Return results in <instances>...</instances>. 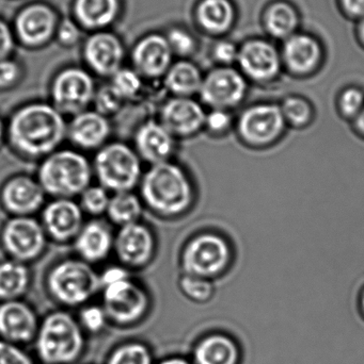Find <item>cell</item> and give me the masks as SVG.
I'll return each instance as SVG.
<instances>
[{"instance_id":"obj_1","label":"cell","mask_w":364,"mask_h":364,"mask_svg":"<svg viewBox=\"0 0 364 364\" xmlns=\"http://www.w3.org/2000/svg\"><path fill=\"white\" fill-rule=\"evenodd\" d=\"M8 134L11 144L21 155L46 158L68 136V125L63 114L53 105L36 102L13 114Z\"/></svg>"},{"instance_id":"obj_2","label":"cell","mask_w":364,"mask_h":364,"mask_svg":"<svg viewBox=\"0 0 364 364\" xmlns=\"http://www.w3.org/2000/svg\"><path fill=\"white\" fill-rule=\"evenodd\" d=\"M145 205L165 218H177L190 209L194 190L185 171L172 162L155 164L141 178Z\"/></svg>"},{"instance_id":"obj_3","label":"cell","mask_w":364,"mask_h":364,"mask_svg":"<svg viewBox=\"0 0 364 364\" xmlns=\"http://www.w3.org/2000/svg\"><path fill=\"white\" fill-rule=\"evenodd\" d=\"M93 168L78 151H56L45 158L38 168V181L47 194L71 198L89 188Z\"/></svg>"},{"instance_id":"obj_4","label":"cell","mask_w":364,"mask_h":364,"mask_svg":"<svg viewBox=\"0 0 364 364\" xmlns=\"http://www.w3.org/2000/svg\"><path fill=\"white\" fill-rule=\"evenodd\" d=\"M83 348V337L78 324L70 314H49L38 337V356L49 364H68L76 360Z\"/></svg>"},{"instance_id":"obj_5","label":"cell","mask_w":364,"mask_h":364,"mask_svg":"<svg viewBox=\"0 0 364 364\" xmlns=\"http://www.w3.org/2000/svg\"><path fill=\"white\" fill-rule=\"evenodd\" d=\"M93 172L100 186L107 191L115 194L132 192L142 175L140 157L123 143H111L96 154Z\"/></svg>"},{"instance_id":"obj_6","label":"cell","mask_w":364,"mask_h":364,"mask_svg":"<svg viewBox=\"0 0 364 364\" xmlns=\"http://www.w3.org/2000/svg\"><path fill=\"white\" fill-rule=\"evenodd\" d=\"M49 292L60 303L80 305L102 287L100 277L85 261L66 260L53 267L47 279Z\"/></svg>"},{"instance_id":"obj_7","label":"cell","mask_w":364,"mask_h":364,"mask_svg":"<svg viewBox=\"0 0 364 364\" xmlns=\"http://www.w3.org/2000/svg\"><path fill=\"white\" fill-rule=\"evenodd\" d=\"M232 261L230 244L218 233H200L192 237L182 254V267L185 275L194 277H217Z\"/></svg>"},{"instance_id":"obj_8","label":"cell","mask_w":364,"mask_h":364,"mask_svg":"<svg viewBox=\"0 0 364 364\" xmlns=\"http://www.w3.org/2000/svg\"><path fill=\"white\" fill-rule=\"evenodd\" d=\"M91 72L79 66L60 70L51 82L53 106L62 114L77 115L87 111L95 97Z\"/></svg>"},{"instance_id":"obj_9","label":"cell","mask_w":364,"mask_h":364,"mask_svg":"<svg viewBox=\"0 0 364 364\" xmlns=\"http://www.w3.org/2000/svg\"><path fill=\"white\" fill-rule=\"evenodd\" d=\"M60 19L57 10L47 2L26 4L17 11L12 26L17 43L30 49L46 46L55 38Z\"/></svg>"},{"instance_id":"obj_10","label":"cell","mask_w":364,"mask_h":364,"mask_svg":"<svg viewBox=\"0 0 364 364\" xmlns=\"http://www.w3.org/2000/svg\"><path fill=\"white\" fill-rule=\"evenodd\" d=\"M286 126L280 106L259 104L241 112L237 122V132L246 144L263 147L279 140Z\"/></svg>"},{"instance_id":"obj_11","label":"cell","mask_w":364,"mask_h":364,"mask_svg":"<svg viewBox=\"0 0 364 364\" xmlns=\"http://www.w3.org/2000/svg\"><path fill=\"white\" fill-rule=\"evenodd\" d=\"M81 55L88 70L110 78L123 68L126 50L121 38L110 30L92 32L85 38Z\"/></svg>"},{"instance_id":"obj_12","label":"cell","mask_w":364,"mask_h":364,"mask_svg":"<svg viewBox=\"0 0 364 364\" xmlns=\"http://www.w3.org/2000/svg\"><path fill=\"white\" fill-rule=\"evenodd\" d=\"M2 244L14 260H33L46 244L44 227L30 216H15L4 227Z\"/></svg>"},{"instance_id":"obj_13","label":"cell","mask_w":364,"mask_h":364,"mask_svg":"<svg viewBox=\"0 0 364 364\" xmlns=\"http://www.w3.org/2000/svg\"><path fill=\"white\" fill-rule=\"evenodd\" d=\"M247 93V82L243 75L233 68L212 70L201 85V100L212 109L230 110L239 106Z\"/></svg>"},{"instance_id":"obj_14","label":"cell","mask_w":364,"mask_h":364,"mask_svg":"<svg viewBox=\"0 0 364 364\" xmlns=\"http://www.w3.org/2000/svg\"><path fill=\"white\" fill-rule=\"evenodd\" d=\"M147 305L149 301L143 289L130 279L104 287L105 312L115 322L126 324L139 320Z\"/></svg>"},{"instance_id":"obj_15","label":"cell","mask_w":364,"mask_h":364,"mask_svg":"<svg viewBox=\"0 0 364 364\" xmlns=\"http://www.w3.org/2000/svg\"><path fill=\"white\" fill-rule=\"evenodd\" d=\"M120 261L130 267H142L151 261L155 252V239L149 227L140 223L122 226L115 239Z\"/></svg>"},{"instance_id":"obj_16","label":"cell","mask_w":364,"mask_h":364,"mask_svg":"<svg viewBox=\"0 0 364 364\" xmlns=\"http://www.w3.org/2000/svg\"><path fill=\"white\" fill-rule=\"evenodd\" d=\"M202 105L192 97H175L167 102L160 113V123L173 136H189L204 128Z\"/></svg>"},{"instance_id":"obj_17","label":"cell","mask_w":364,"mask_h":364,"mask_svg":"<svg viewBox=\"0 0 364 364\" xmlns=\"http://www.w3.org/2000/svg\"><path fill=\"white\" fill-rule=\"evenodd\" d=\"M83 210L70 198H57L44 208L45 231L56 241L76 239L83 227Z\"/></svg>"},{"instance_id":"obj_18","label":"cell","mask_w":364,"mask_h":364,"mask_svg":"<svg viewBox=\"0 0 364 364\" xmlns=\"http://www.w3.org/2000/svg\"><path fill=\"white\" fill-rule=\"evenodd\" d=\"M172 50L168 41L160 34H149L135 44L132 62L141 76L155 78L170 68Z\"/></svg>"},{"instance_id":"obj_19","label":"cell","mask_w":364,"mask_h":364,"mask_svg":"<svg viewBox=\"0 0 364 364\" xmlns=\"http://www.w3.org/2000/svg\"><path fill=\"white\" fill-rule=\"evenodd\" d=\"M237 59L244 74L252 80L269 81L279 73V55L273 45L264 41L246 43L239 51Z\"/></svg>"},{"instance_id":"obj_20","label":"cell","mask_w":364,"mask_h":364,"mask_svg":"<svg viewBox=\"0 0 364 364\" xmlns=\"http://www.w3.org/2000/svg\"><path fill=\"white\" fill-rule=\"evenodd\" d=\"M45 192L40 182L27 176L10 179L1 192L4 208L16 216H28L38 211L44 203Z\"/></svg>"},{"instance_id":"obj_21","label":"cell","mask_w":364,"mask_h":364,"mask_svg":"<svg viewBox=\"0 0 364 364\" xmlns=\"http://www.w3.org/2000/svg\"><path fill=\"white\" fill-rule=\"evenodd\" d=\"M122 11L121 0H73L72 18L90 33L110 29Z\"/></svg>"},{"instance_id":"obj_22","label":"cell","mask_w":364,"mask_h":364,"mask_svg":"<svg viewBox=\"0 0 364 364\" xmlns=\"http://www.w3.org/2000/svg\"><path fill=\"white\" fill-rule=\"evenodd\" d=\"M139 157L152 166L169 161L175 149V136L162 123L150 121L139 127L135 136Z\"/></svg>"},{"instance_id":"obj_23","label":"cell","mask_w":364,"mask_h":364,"mask_svg":"<svg viewBox=\"0 0 364 364\" xmlns=\"http://www.w3.org/2000/svg\"><path fill=\"white\" fill-rule=\"evenodd\" d=\"M110 124L106 117L96 111H85L75 115L68 126V136L79 149H102L110 136Z\"/></svg>"},{"instance_id":"obj_24","label":"cell","mask_w":364,"mask_h":364,"mask_svg":"<svg viewBox=\"0 0 364 364\" xmlns=\"http://www.w3.org/2000/svg\"><path fill=\"white\" fill-rule=\"evenodd\" d=\"M36 331L34 312L21 301H4L0 305V335L11 341L32 339Z\"/></svg>"},{"instance_id":"obj_25","label":"cell","mask_w":364,"mask_h":364,"mask_svg":"<svg viewBox=\"0 0 364 364\" xmlns=\"http://www.w3.org/2000/svg\"><path fill=\"white\" fill-rule=\"evenodd\" d=\"M113 245L115 239L110 228L102 220H91L83 225L75 239V248L85 262L104 260Z\"/></svg>"},{"instance_id":"obj_26","label":"cell","mask_w":364,"mask_h":364,"mask_svg":"<svg viewBox=\"0 0 364 364\" xmlns=\"http://www.w3.org/2000/svg\"><path fill=\"white\" fill-rule=\"evenodd\" d=\"M320 46L311 36L297 34L288 38L284 48L286 65L296 74H307L318 65Z\"/></svg>"},{"instance_id":"obj_27","label":"cell","mask_w":364,"mask_h":364,"mask_svg":"<svg viewBox=\"0 0 364 364\" xmlns=\"http://www.w3.org/2000/svg\"><path fill=\"white\" fill-rule=\"evenodd\" d=\"M194 358V364H239V346L227 336H209L197 346Z\"/></svg>"},{"instance_id":"obj_28","label":"cell","mask_w":364,"mask_h":364,"mask_svg":"<svg viewBox=\"0 0 364 364\" xmlns=\"http://www.w3.org/2000/svg\"><path fill=\"white\" fill-rule=\"evenodd\" d=\"M203 78L200 70L189 62H179L166 73L165 83L175 97H192L200 92Z\"/></svg>"},{"instance_id":"obj_29","label":"cell","mask_w":364,"mask_h":364,"mask_svg":"<svg viewBox=\"0 0 364 364\" xmlns=\"http://www.w3.org/2000/svg\"><path fill=\"white\" fill-rule=\"evenodd\" d=\"M29 272L19 261L0 263V299L15 301L27 290Z\"/></svg>"},{"instance_id":"obj_30","label":"cell","mask_w":364,"mask_h":364,"mask_svg":"<svg viewBox=\"0 0 364 364\" xmlns=\"http://www.w3.org/2000/svg\"><path fill=\"white\" fill-rule=\"evenodd\" d=\"M232 4L229 0H203L198 8L201 25L213 32H222L230 27L233 21Z\"/></svg>"},{"instance_id":"obj_31","label":"cell","mask_w":364,"mask_h":364,"mask_svg":"<svg viewBox=\"0 0 364 364\" xmlns=\"http://www.w3.org/2000/svg\"><path fill=\"white\" fill-rule=\"evenodd\" d=\"M106 213L115 224L125 226L138 222L142 213V203L134 193H115L111 196Z\"/></svg>"},{"instance_id":"obj_32","label":"cell","mask_w":364,"mask_h":364,"mask_svg":"<svg viewBox=\"0 0 364 364\" xmlns=\"http://www.w3.org/2000/svg\"><path fill=\"white\" fill-rule=\"evenodd\" d=\"M298 17L290 4L277 2L267 10L265 14V25L269 33L276 38H290L296 29Z\"/></svg>"},{"instance_id":"obj_33","label":"cell","mask_w":364,"mask_h":364,"mask_svg":"<svg viewBox=\"0 0 364 364\" xmlns=\"http://www.w3.org/2000/svg\"><path fill=\"white\" fill-rule=\"evenodd\" d=\"M280 109L286 123L294 127H305L313 119V109L311 105L307 100L299 96L286 98Z\"/></svg>"},{"instance_id":"obj_34","label":"cell","mask_w":364,"mask_h":364,"mask_svg":"<svg viewBox=\"0 0 364 364\" xmlns=\"http://www.w3.org/2000/svg\"><path fill=\"white\" fill-rule=\"evenodd\" d=\"M113 91L121 97V100H130L136 97L137 94L142 87L141 75L135 68H123L118 70L110 77L109 83Z\"/></svg>"},{"instance_id":"obj_35","label":"cell","mask_w":364,"mask_h":364,"mask_svg":"<svg viewBox=\"0 0 364 364\" xmlns=\"http://www.w3.org/2000/svg\"><path fill=\"white\" fill-rule=\"evenodd\" d=\"M109 191L102 186H90L80 195V207L92 215H100L108 209L110 203Z\"/></svg>"},{"instance_id":"obj_36","label":"cell","mask_w":364,"mask_h":364,"mask_svg":"<svg viewBox=\"0 0 364 364\" xmlns=\"http://www.w3.org/2000/svg\"><path fill=\"white\" fill-rule=\"evenodd\" d=\"M182 292L197 303H204L213 296L214 287L209 279L185 275L180 282Z\"/></svg>"},{"instance_id":"obj_37","label":"cell","mask_w":364,"mask_h":364,"mask_svg":"<svg viewBox=\"0 0 364 364\" xmlns=\"http://www.w3.org/2000/svg\"><path fill=\"white\" fill-rule=\"evenodd\" d=\"M108 364H153L149 350L141 344H126L118 348Z\"/></svg>"},{"instance_id":"obj_38","label":"cell","mask_w":364,"mask_h":364,"mask_svg":"<svg viewBox=\"0 0 364 364\" xmlns=\"http://www.w3.org/2000/svg\"><path fill=\"white\" fill-rule=\"evenodd\" d=\"M364 108V94L357 87H350L342 92L339 100V109L343 117L356 119Z\"/></svg>"},{"instance_id":"obj_39","label":"cell","mask_w":364,"mask_h":364,"mask_svg":"<svg viewBox=\"0 0 364 364\" xmlns=\"http://www.w3.org/2000/svg\"><path fill=\"white\" fill-rule=\"evenodd\" d=\"M122 102L119 95L113 91L110 85H105L96 91L95 97H94V106H95L96 112L100 113L104 117L113 114L119 110Z\"/></svg>"},{"instance_id":"obj_40","label":"cell","mask_w":364,"mask_h":364,"mask_svg":"<svg viewBox=\"0 0 364 364\" xmlns=\"http://www.w3.org/2000/svg\"><path fill=\"white\" fill-rule=\"evenodd\" d=\"M83 31V30L75 23L74 19L66 17L60 19L55 38L61 46L73 47L80 42Z\"/></svg>"},{"instance_id":"obj_41","label":"cell","mask_w":364,"mask_h":364,"mask_svg":"<svg viewBox=\"0 0 364 364\" xmlns=\"http://www.w3.org/2000/svg\"><path fill=\"white\" fill-rule=\"evenodd\" d=\"M232 123V114L229 110L212 109L211 112L207 113L204 128L212 134H222L230 129Z\"/></svg>"},{"instance_id":"obj_42","label":"cell","mask_w":364,"mask_h":364,"mask_svg":"<svg viewBox=\"0 0 364 364\" xmlns=\"http://www.w3.org/2000/svg\"><path fill=\"white\" fill-rule=\"evenodd\" d=\"M23 75V68L16 60L6 58L0 60V90L9 89L16 85Z\"/></svg>"},{"instance_id":"obj_43","label":"cell","mask_w":364,"mask_h":364,"mask_svg":"<svg viewBox=\"0 0 364 364\" xmlns=\"http://www.w3.org/2000/svg\"><path fill=\"white\" fill-rule=\"evenodd\" d=\"M167 41L170 45L172 53H177L179 55H188L196 47L192 36L181 29H173L172 31L169 32Z\"/></svg>"},{"instance_id":"obj_44","label":"cell","mask_w":364,"mask_h":364,"mask_svg":"<svg viewBox=\"0 0 364 364\" xmlns=\"http://www.w3.org/2000/svg\"><path fill=\"white\" fill-rule=\"evenodd\" d=\"M17 41L12 26L0 17V60L11 58Z\"/></svg>"},{"instance_id":"obj_45","label":"cell","mask_w":364,"mask_h":364,"mask_svg":"<svg viewBox=\"0 0 364 364\" xmlns=\"http://www.w3.org/2000/svg\"><path fill=\"white\" fill-rule=\"evenodd\" d=\"M106 312L98 307H88L81 312V321L85 328L91 331H98L104 327Z\"/></svg>"},{"instance_id":"obj_46","label":"cell","mask_w":364,"mask_h":364,"mask_svg":"<svg viewBox=\"0 0 364 364\" xmlns=\"http://www.w3.org/2000/svg\"><path fill=\"white\" fill-rule=\"evenodd\" d=\"M0 364H32L29 357L19 348L0 341Z\"/></svg>"},{"instance_id":"obj_47","label":"cell","mask_w":364,"mask_h":364,"mask_svg":"<svg viewBox=\"0 0 364 364\" xmlns=\"http://www.w3.org/2000/svg\"><path fill=\"white\" fill-rule=\"evenodd\" d=\"M215 58L222 63H231L239 58V51L234 44L230 42H222L216 45Z\"/></svg>"},{"instance_id":"obj_48","label":"cell","mask_w":364,"mask_h":364,"mask_svg":"<svg viewBox=\"0 0 364 364\" xmlns=\"http://www.w3.org/2000/svg\"><path fill=\"white\" fill-rule=\"evenodd\" d=\"M100 277L102 287H106L115 284V282H121V280L128 279V274L122 267H113L106 269Z\"/></svg>"},{"instance_id":"obj_49","label":"cell","mask_w":364,"mask_h":364,"mask_svg":"<svg viewBox=\"0 0 364 364\" xmlns=\"http://www.w3.org/2000/svg\"><path fill=\"white\" fill-rule=\"evenodd\" d=\"M344 8L353 15H364V0H342Z\"/></svg>"},{"instance_id":"obj_50","label":"cell","mask_w":364,"mask_h":364,"mask_svg":"<svg viewBox=\"0 0 364 364\" xmlns=\"http://www.w3.org/2000/svg\"><path fill=\"white\" fill-rule=\"evenodd\" d=\"M354 125L357 132H358L361 136H364V108L363 109V111L359 113L358 117L354 119Z\"/></svg>"},{"instance_id":"obj_51","label":"cell","mask_w":364,"mask_h":364,"mask_svg":"<svg viewBox=\"0 0 364 364\" xmlns=\"http://www.w3.org/2000/svg\"><path fill=\"white\" fill-rule=\"evenodd\" d=\"M160 364H192L189 361L185 360L183 358H170L167 360L162 361Z\"/></svg>"},{"instance_id":"obj_52","label":"cell","mask_w":364,"mask_h":364,"mask_svg":"<svg viewBox=\"0 0 364 364\" xmlns=\"http://www.w3.org/2000/svg\"><path fill=\"white\" fill-rule=\"evenodd\" d=\"M2 136H4V124H2L1 119H0V142H1Z\"/></svg>"},{"instance_id":"obj_53","label":"cell","mask_w":364,"mask_h":364,"mask_svg":"<svg viewBox=\"0 0 364 364\" xmlns=\"http://www.w3.org/2000/svg\"><path fill=\"white\" fill-rule=\"evenodd\" d=\"M360 34H361V38H363V40L364 41V19H363V23H361V26H360Z\"/></svg>"},{"instance_id":"obj_54","label":"cell","mask_w":364,"mask_h":364,"mask_svg":"<svg viewBox=\"0 0 364 364\" xmlns=\"http://www.w3.org/2000/svg\"><path fill=\"white\" fill-rule=\"evenodd\" d=\"M361 305H363V311H364V293L363 295V299H361Z\"/></svg>"}]
</instances>
